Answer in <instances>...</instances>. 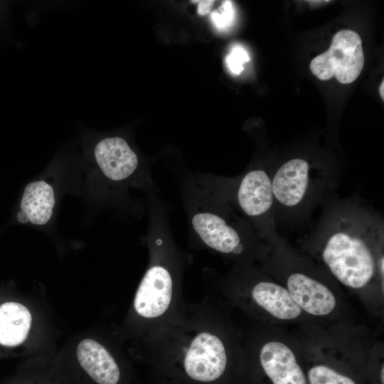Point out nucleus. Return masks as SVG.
Here are the masks:
<instances>
[{
	"label": "nucleus",
	"mask_w": 384,
	"mask_h": 384,
	"mask_svg": "<svg viewBox=\"0 0 384 384\" xmlns=\"http://www.w3.org/2000/svg\"><path fill=\"white\" fill-rule=\"evenodd\" d=\"M299 243L302 252L337 284L358 295L383 296V218L359 197L336 195L327 201L316 225Z\"/></svg>",
	"instance_id": "f257e3e1"
},
{
	"label": "nucleus",
	"mask_w": 384,
	"mask_h": 384,
	"mask_svg": "<svg viewBox=\"0 0 384 384\" xmlns=\"http://www.w3.org/2000/svg\"><path fill=\"white\" fill-rule=\"evenodd\" d=\"M151 361L178 366L193 381L220 380L242 366L244 336L222 306L206 299L184 302L164 324L142 337Z\"/></svg>",
	"instance_id": "f03ea898"
},
{
	"label": "nucleus",
	"mask_w": 384,
	"mask_h": 384,
	"mask_svg": "<svg viewBox=\"0 0 384 384\" xmlns=\"http://www.w3.org/2000/svg\"><path fill=\"white\" fill-rule=\"evenodd\" d=\"M146 208L149 260L133 300V313L141 326L142 337L167 321L185 302L182 283L188 261L175 242L169 223L170 208L159 191L147 196Z\"/></svg>",
	"instance_id": "7ed1b4c3"
},
{
	"label": "nucleus",
	"mask_w": 384,
	"mask_h": 384,
	"mask_svg": "<svg viewBox=\"0 0 384 384\" xmlns=\"http://www.w3.org/2000/svg\"><path fill=\"white\" fill-rule=\"evenodd\" d=\"M172 174L196 243L230 260L233 265H260L265 260L269 244L227 201L198 184L193 174Z\"/></svg>",
	"instance_id": "20e7f679"
},
{
	"label": "nucleus",
	"mask_w": 384,
	"mask_h": 384,
	"mask_svg": "<svg viewBox=\"0 0 384 384\" xmlns=\"http://www.w3.org/2000/svg\"><path fill=\"white\" fill-rule=\"evenodd\" d=\"M277 227L296 228L336 196L341 178L336 168L302 156L270 166Z\"/></svg>",
	"instance_id": "39448f33"
},
{
	"label": "nucleus",
	"mask_w": 384,
	"mask_h": 384,
	"mask_svg": "<svg viewBox=\"0 0 384 384\" xmlns=\"http://www.w3.org/2000/svg\"><path fill=\"white\" fill-rule=\"evenodd\" d=\"M260 267L285 287L308 317L331 318L339 309L336 282L316 262L279 235Z\"/></svg>",
	"instance_id": "423d86ee"
},
{
	"label": "nucleus",
	"mask_w": 384,
	"mask_h": 384,
	"mask_svg": "<svg viewBox=\"0 0 384 384\" xmlns=\"http://www.w3.org/2000/svg\"><path fill=\"white\" fill-rule=\"evenodd\" d=\"M217 288L231 305L267 324L295 323L307 316L285 287L259 265H233Z\"/></svg>",
	"instance_id": "0eeeda50"
},
{
	"label": "nucleus",
	"mask_w": 384,
	"mask_h": 384,
	"mask_svg": "<svg viewBox=\"0 0 384 384\" xmlns=\"http://www.w3.org/2000/svg\"><path fill=\"white\" fill-rule=\"evenodd\" d=\"M198 184L227 201L268 243L279 234L270 166L253 165L236 176L193 174Z\"/></svg>",
	"instance_id": "6e6552de"
},
{
	"label": "nucleus",
	"mask_w": 384,
	"mask_h": 384,
	"mask_svg": "<svg viewBox=\"0 0 384 384\" xmlns=\"http://www.w3.org/2000/svg\"><path fill=\"white\" fill-rule=\"evenodd\" d=\"M242 366L252 371L255 384H308L299 343L265 328L244 337Z\"/></svg>",
	"instance_id": "1a4fd4ad"
},
{
	"label": "nucleus",
	"mask_w": 384,
	"mask_h": 384,
	"mask_svg": "<svg viewBox=\"0 0 384 384\" xmlns=\"http://www.w3.org/2000/svg\"><path fill=\"white\" fill-rule=\"evenodd\" d=\"M299 343L308 384H368L365 370L369 356L364 353H350L351 347H343L336 339Z\"/></svg>",
	"instance_id": "9d476101"
},
{
	"label": "nucleus",
	"mask_w": 384,
	"mask_h": 384,
	"mask_svg": "<svg viewBox=\"0 0 384 384\" xmlns=\"http://www.w3.org/2000/svg\"><path fill=\"white\" fill-rule=\"evenodd\" d=\"M364 65L362 41L351 30L338 31L333 37L329 48L313 58L311 72L321 80L335 78L340 83L354 82Z\"/></svg>",
	"instance_id": "9b49d317"
},
{
	"label": "nucleus",
	"mask_w": 384,
	"mask_h": 384,
	"mask_svg": "<svg viewBox=\"0 0 384 384\" xmlns=\"http://www.w3.org/2000/svg\"><path fill=\"white\" fill-rule=\"evenodd\" d=\"M96 162L103 175L113 182H123L131 178L154 181L152 174L140 167L135 151L119 137H107L95 147Z\"/></svg>",
	"instance_id": "f8f14e48"
},
{
	"label": "nucleus",
	"mask_w": 384,
	"mask_h": 384,
	"mask_svg": "<svg viewBox=\"0 0 384 384\" xmlns=\"http://www.w3.org/2000/svg\"><path fill=\"white\" fill-rule=\"evenodd\" d=\"M77 359L84 371L97 384H118L121 370L118 362L106 346L92 338L78 345Z\"/></svg>",
	"instance_id": "ddd939ff"
},
{
	"label": "nucleus",
	"mask_w": 384,
	"mask_h": 384,
	"mask_svg": "<svg viewBox=\"0 0 384 384\" xmlns=\"http://www.w3.org/2000/svg\"><path fill=\"white\" fill-rule=\"evenodd\" d=\"M54 204V192L50 184L44 181L31 182L24 189L17 219L22 223L44 225L53 214Z\"/></svg>",
	"instance_id": "4468645a"
},
{
	"label": "nucleus",
	"mask_w": 384,
	"mask_h": 384,
	"mask_svg": "<svg viewBox=\"0 0 384 384\" xmlns=\"http://www.w3.org/2000/svg\"><path fill=\"white\" fill-rule=\"evenodd\" d=\"M31 322V314L23 304L13 301L0 304V346L21 345L28 337Z\"/></svg>",
	"instance_id": "2eb2a0df"
},
{
	"label": "nucleus",
	"mask_w": 384,
	"mask_h": 384,
	"mask_svg": "<svg viewBox=\"0 0 384 384\" xmlns=\"http://www.w3.org/2000/svg\"><path fill=\"white\" fill-rule=\"evenodd\" d=\"M235 10L231 1H223L218 10L210 14L214 26L220 31L229 28L234 22Z\"/></svg>",
	"instance_id": "dca6fc26"
},
{
	"label": "nucleus",
	"mask_w": 384,
	"mask_h": 384,
	"mask_svg": "<svg viewBox=\"0 0 384 384\" xmlns=\"http://www.w3.org/2000/svg\"><path fill=\"white\" fill-rule=\"evenodd\" d=\"M250 60V55L246 49L240 44H235L225 58V63L230 72L238 75L244 70V64Z\"/></svg>",
	"instance_id": "f3484780"
},
{
	"label": "nucleus",
	"mask_w": 384,
	"mask_h": 384,
	"mask_svg": "<svg viewBox=\"0 0 384 384\" xmlns=\"http://www.w3.org/2000/svg\"><path fill=\"white\" fill-rule=\"evenodd\" d=\"M193 3L198 4V13L200 15H206L208 14L210 9H212L214 1L210 0H204V1H192Z\"/></svg>",
	"instance_id": "a211bd4d"
},
{
	"label": "nucleus",
	"mask_w": 384,
	"mask_h": 384,
	"mask_svg": "<svg viewBox=\"0 0 384 384\" xmlns=\"http://www.w3.org/2000/svg\"><path fill=\"white\" fill-rule=\"evenodd\" d=\"M384 85V82L383 80L382 81V83L380 84V88H379V91H380V95L381 97V98L383 100L384 99V92H383V87Z\"/></svg>",
	"instance_id": "6ab92c4d"
}]
</instances>
